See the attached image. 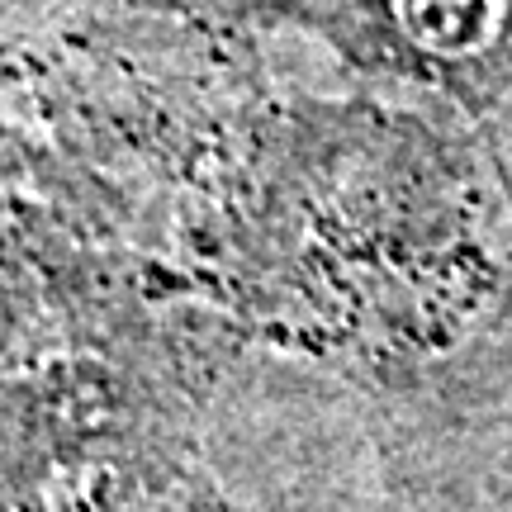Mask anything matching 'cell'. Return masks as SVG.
<instances>
[{"mask_svg":"<svg viewBox=\"0 0 512 512\" xmlns=\"http://www.w3.org/2000/svg\"><path fill=\"white\" fill-rule=\"evenodd\" d=\"M238 15L309 29L351 72L437 91L465 114L512 91V0H242Z\"/></svg>","mask_w":512,"mask_h":512,"instance_id":"6da1fadb","label":"cell"}]
</instances>
